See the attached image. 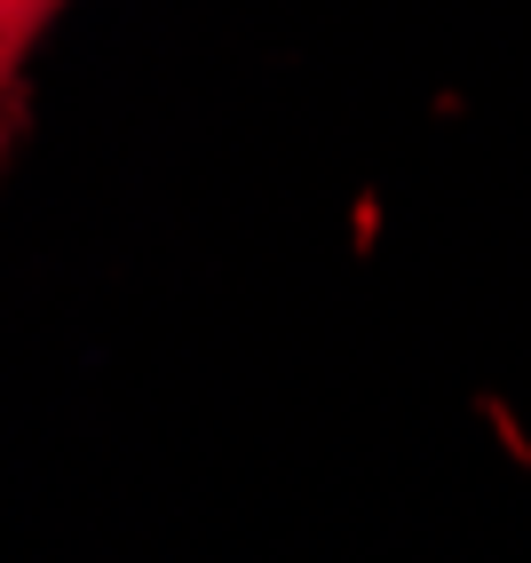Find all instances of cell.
I'll return each instance as SVG.
<instances>
[{
    "label": "cell",
    "instance_id": "obj_1",
    "mask_svg": "<svg viewBox=\"0 0 531 563\" xmlns=\"http://www.w3.org/2000/svg\"><path fill=\"white\" fill-rule=\"evenodd\" d=\"M64 0H0V135L16 120V80H24V56L41 48V32L56 24Z\"/></svg>",
    "mask_w": 531,
    "mask_h": 563
}]
</instances>
